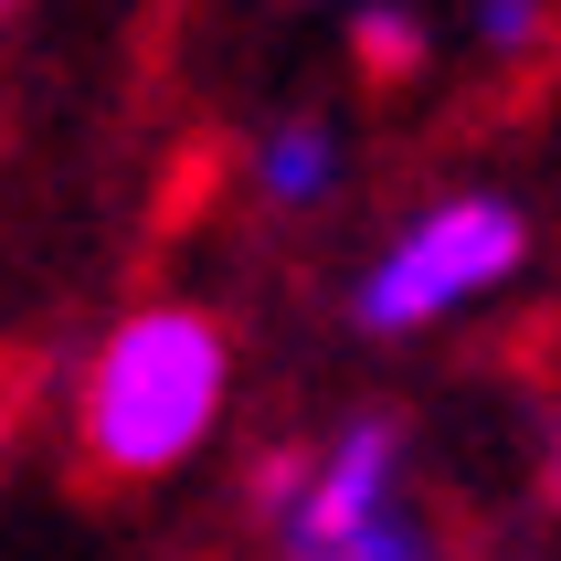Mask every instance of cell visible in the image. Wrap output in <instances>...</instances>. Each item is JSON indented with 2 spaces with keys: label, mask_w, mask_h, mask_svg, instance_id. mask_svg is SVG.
<instances>
[{
  "label": "cell",
  "mask_w": 561,
  "mask_h": 561,
  "mask_svg": "<svg viewBox=\"0 0 561 561\" xmlns=\"http://www.w3.org/2000/svg\"><path fill=\"white\" fill-rule=\"evenodd\" d=\"M233 403V340L202 308H138L95 340L75 381V445L95 477H170L213 445Z\"/></svg>",
  "instance_id": "obj_1"
},
{
  "label": "cell",
  "mask_w": 561,
  "mask_h": 561,
  "mask_svg": "<svg viewBox=\"0 0 561 561\" xmlns=\"http://www.w3.org/2000/svg\"><path fill=\"white\" fill-rule=\"evenodd\" d=\"M286 561H435V530L403 499V424H340L318 456H276L254 477Z\"/></svg>",
  "instance_id": "obj_2"
},
{
  "label": "cell",
  "mask_w": 561,
  "mask_h": 561,
  "mask_svg": "<svg viewBox=\"0 0 561 561\" xmlns=\"http://www.w3.org/2000/svg\"><path fill=\"white\" fill-rule=\"evenodd\" d=\"M519 254H530V233H519V213H508L499 191H456V202L413 213L403 233L381 244V265L360 276V329H381V340L435 329V318L499 297V286L519 276Z\"/></svg>",
  "instance_id": "obj_3"
},
{
  "label": "cell",
  "mask_w": 561,
  "mask_h": 561,
  "mask_svg": "<svg viewBox=\"0 0 561 561\" xmlns=\"http://www.w3.org/2000/svg\"><path fill=\"white\" fill-rule=\"evenodd\" d=\"M254 191H265L276 213L329 202V191H340V138H329L318 117H276L265 138H254Z\"/></svg>",
  "instance_id": "obj_4"
},
{
  "label": "cell",
  "mask_w": 561,
  "mask_h": 561,
  "mask_svg": "<svg viewBox=\"0 0 561 561\" xmlns=\"http://www.w3.org/2000/svg\"><path fill=\"white\" fill-rule=\"evenodd\" d=\"M360 54H371L381 75H403V64L424 54V32H413V11H403V0H371V11H360Z\"/></svg>",
  "instance_id": "obj_5"
},
{
  "label": "cell",
  "mask_w": 561,
  "mask_h": 561,
  "mask_svg": "<svg viewBox=\"0 0 561 561\" xmlns=\"http://www.w3.org/2000/svg\"><path fill=\"white\" fill-rule=\"evenodd\" d=\"M540 22H551V0H477V43L488 54H530Z\"/></svg>",
  "instance_id": "obj_6"
},
{
  "label": "cell",
  "mask_w": 561,
  "mask_h": 561,
  "mask_svg": "<svg viewBox=\"0 0 561 561\" xmlns=\"http://www.w3.org/2000/svg\"><path fill=\"white\" fill-rule=\"evenodd\" d=\"M551 488H561V456H551Z\"/></svg>",
  "instance_id": "obj_7"
},
{
  "label": "cell",
  "mask_w": 561,
  "mask_h": 561,
  "mask_svg": "<svg viewBox=\"0 0 561 561\" xmlns=\"http://www.w3.org/2000/svg\"><path fill=\"white\" fill-rule=\"evenodd\" d=\"M0 11H22V0H0Z\"/></svg>",
  "instance_id": "obj_8"
}]
</instances>
